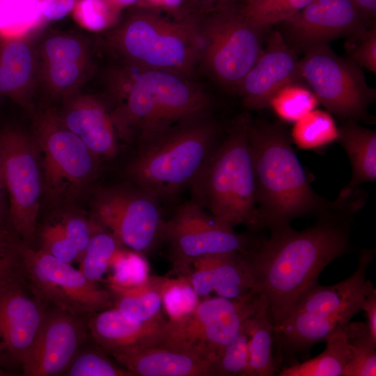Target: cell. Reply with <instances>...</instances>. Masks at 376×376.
<instances>
[{"mask_svg":"<svg viewBox=\"0 0 376 376\" xmlns=\"http://www.w3.org/2000/svg\"><path fill=\"white\" fill-rule=\"evenodd\" d=\"M200 63L221 86L237 92L262 50L263 31L251 24L240 6L199 15Z\"/></svg>","mask_w":376,"mask_h":376,"instance_id":"obj_9","label":"cell"},{"mask_svg":"<svg viewBox=\"0 0 376 376\" xmlns=\"http://www.w3.org/2000/svg\"><path fill=\"white\" fill-rule=\"evenodd\" d=\"M0 159L8 198L6 221L19 240L26 245L36 233L42 172L34 140L8 130L0 134Z\"/></svg>","mask_w":376,"mask_h":376,"instance_id":"obj_14","label":"cell"},{"mask_svg":"<svg viewBox=\"0 0 376 376\" xmlns=\"http://www.w3.org/2000/svg\"><path fill=\"white\" fill-rule=\"evenodd\" d=\"M114 8L121 11L124 8L136 4L139 0H107Z\"/></svg>","mask_w":376,"mask_h":376,"instance_id":"obj_52","label":"cell"},{"mask_svg":"<svg viewBox=\"0 0 376 376\" xmlns=\"http://www.w3.org/2000/svg\"><path fill=\"white\" fill-rule=\"evenodd\" d=\"M8 210V192L0 159V220H6Z\"/></svg>","mask_w":376,"mask_h":376,"instance_id":"obj_51","label":"cell"},{"mask_svg":"<svg viewBox=\"0 0 376 376\" xmlns=\"http://www.w3.org/2000/svg\"><path fill=\"white\" fill-rule=\"evenodd\" d=\"M251 118L247 112L231 123L206 164L190 185L196 203L217 220L255 230L256 187L249 146Z\"/></svg>","mask_w":376,"mask_h":376,"instance_id":"obj_4","label":"cell"},{"mask_svg":"<svg viewBox=\"0 0 376 376\" xmlns=\"http://www.w3.org/2000/svg\"><path fill=\"white\" fill-rule=\"evenodd\" d=\"M43 18L40 0H0V34L17 38L26 34Z\"/></svg>","mask_w":376,"mask_h":376,"instance_id":"obj_33","label":"cell"},{"mask_svg":"<svg viewBox=\"0 0 376 376\" xmlns=\"http://www.w3.org/2000/svg\"><path fill=\"white\" fill-rule=\"evenodd\" d=\"M56 217L67 238L77 249L79 262L91 237L102 228L93 218L89 219L79 212H67Z\"/></svg>","mask_w":376,"mask_h":376,"instance_id":"obj_42","label":"cell"},{"mask_svg":"<svg viewBox=\"0 0 376 376\" xmlns=\"http://www.w3.org/2000/svg\"><path fill=\"white\" fill-rule=\"evenodd\" d=\"M143 9L164 14L172 17L182 18L189 15L186 0H139L136 4Z\"/></svg>","mask_w":376,"mask_h":376,"instance_id":"obj_45","label":"cell"},{"mask_svg":"<svg viewBox=\"0 0 376 376\" xmlns=\"http://www.w3.org/2000/svg\"><path fill=\"white\" fill-rule=\"evenodd\" d=\"M22 243L7 221L0 220V285L21 276L19 263Z\"/></svg>","mask_w":376,"mask_h":376,"instance_id":"obj_40","label":"cell"},{"mask_svg":"<svg viewBox=\"0 0 376 376\" xmlns=\"http://www.w3.org/2000/svg\"><path fill=\"white\" fill-rule=\"evenodd\" d=\"M192 266L188 276L199 297L215 292L218 297L233 299L256 290L244 253L208 254L195 260Z\"/></svg>","mask_w":376,"mask_h":376,"instance_id":"obj_20","label":"cell"},{"mask_svg":"<svg viewBox=\"0 0 376 376\" xmlns=\"http://www.w3.org/2000/svg\"><path fill=\"white\" fill-rule=\"evenodd\" d=\"M6 373L0 368V375H6Z\"/></svg>","mask_w":376,"mask_h":376,"instance_id":"obj_53","label":"cell"},{"mask_svg":"<svg viewBox=\"0 0 376 376\" xmlns=\"http://www.w3.org/2000/svg\"><path fill=\"white\" fill-rule=\"evenodd\" d=\"M87 324L80 316L54 309L25 356L22 369L26 376H54L65 370L87 338Z\"/></svg>","mask_w":376,"mask_h":376,"instance_id":"obj_18","label":"cell"},{"mask_svg":"<svg viewBox=\"0 0 376 376\" xmlns=\"http://www.w3.org/2000/svg\"><path fill=\"white\" fill-rule=\"evenodd\" d=\"M77 0H40L43 17L58 20L73 10Z\"/></svg>","mask_w":376,"mask_h":376,"instance_id":"obj_47","label":"cell"},{"mask_svg":"<svg viewBox=\"0 0 376 376\" xmlns=\"http://www.w3.org/2000/svg\"><path fill=\"white\" fill-rule=\"evenodd\" d=\"M45 51L49 63H77L81 55V47L77 41L61 36L49 38Z\"/></svg>","mask_w":376,"mask_h":376,"instance_id":"obj_44","label":"cell"},{"mask_svg":"<svg viewBox=\"0 0 376 376\" xmlns=\"http://www.w3.org/2000/svg\"><path fill=\"white\" fill-rule=\"evenodd\" d=\"M281 24L288 44L305 52L333 40L351 37L373 25L352 0H312Z\"/></svg>","mask_w":376,"mask_h":376,"instance_id":"obj_16","label":"cell"},{"mask_svg":"<svg viewBox=\"0 0 376 376\" xmlns=\"http://www.w3.org/2000/svg\"><path fill=\"white\" fill-rule=\"evenodd\" d=\"M63 375L68 376H133L125 368L112 362L102 352L81 349L73 357Z\"/></svg>","mask_w":376,"mask_h":376,"instance_id":"obj_38","label":"cell"},{"mask_svg":"<svg viewBox=\"0 0 376 376\" xmlns=\"http://www.w3.org/2000/svg\"><path fill=\"white\" fill-rule=\"evenodd\" d=\"M345 330L351 350V358L343 376L376 375V342L370 336L367 322H349Z\"/></svg>","mask_w":376,"mask_h":376,"instance_id":"obj_29","label":"cell"},{"mask_svg":"<svg viewBox=\"0 0 376 376\" xmlns=\"http://www.w3.org/2000/svg\"><path fill=\"white\" fill-rule=\"evenodd\" d=\"M62 123L98 158H111L117 154L116 132L111 116L98 102H76L69 108Z\"/></svg>","mask_w":376,"mask_h":376,"instance_id":"obj_23","label":"cell"},{"mask_svg":"<svg viewBox=\"0 0 376 376\" xmlns=\"http://www.w3.org/2000/svg\"><path fill=\"white\" fill-rule=\"evenodd\" d=\"M162 241L168 247L172 265L170 274L188 276L197 258L229 251L246 253L259 240L235 232L191 200L178 206L172 217L164 221Z\"/></svg>","mask_w":376,"mask_h":376,"instance_id":"obj_11","label":"cell"},{"mask_svg":"<svg viewBox=\"0 0 376 376\" xmlns=\"http://www.w3.org/2000/svg\"><path fill=\"white\" fill-rule=\"evenodd\" d=\"M75 19L91 31H102L113 25L120 11L107 0H78L73 9Z\"/></svg>","mask_w":376,"mask_h":376,"instance_id":"obj_39","label":"cell"},{"mask_svg":"<svg viewBox=\"0 0 376 376\" xmlns=\"http://www.w3.org/2000/svg\"><path fill=\"white\" fill-rule=\"evenodd\" d=\"M249 146L254 169L257 214L254 230L289 225L303 216L336 208L312 188L286 130L278 123L251 121Z\"/></svg>","mask_w":376,"mask_h":376,"instance_id":"obj_2","label":"cell"},{"mask_svg":"<svg viewBox=\"0 0 376 376\" xmlns=\"http://www.w3.org/2000/svg\"><path fill=\"white\" fill-rule=\"evenodd\" d=\"M238 0H186L189 14L203 15L237 5Z\"/></svg>","mask_w":376,"mask_h":376,"instance_id":"obj_48","label":"cell"},{"mask_svg":"<svg viewBox=\"0 0 376 376\" xmlns=\"http://www.w3.org/2000/svg\"><path fill=\"white\" fill-rule=\"evenodd\" d=\"M121 79V103L111 116L116 133L126 141L136 137L144 143L177 125L209 116L208 94L189 78L134 67Z\"/></svg>","mask_w":376,"mask_h":376,"instance_id":"obj_3","label":"cell"},{"mask_svg":"<svg viewBox=\"0 0 376 376\" xmlns=\"http://www.w3.org/2000/svg\"><path fill=\"white\" fill-rule=\"evenodd\" d=\"M19 267L25 285L44 305L80 317L113 307L108 289L41 249L22 243Z\"/></svg>","mask_w":376,"mask_h":376,"instance_id":"obj_10","label":"cell"},{"mask_svg":"<svg viewBox=\"0 0 376 376\" xmlns=\"http://www.w3.org/2000/svg\"><path fill=\"white\" fill-rule=\"evenodd\" d=\"M373 257L372 251H362L357 269L349 277L331 285L318 283L300 297L274 330V339L281 350L302 352L325 341L361 311L366 291L373 283L366 279Z\"/></svg>","mask_w":376,"mask_h":376,"instance_id":"obj_6","label":"cell"},{"mask_svg":"<svg viewBox=\"0 0 376 376\" xmlns=\"http://www.w3.org/2000/svg\"><path fill=\"white\" fill-rule=\"evenodd\" d=\"M164 277L150 276L143 284L132 288L107 285L115 308L125 319L144 324L164 320L162 285Z\"/></svg>","mask_w":376,"mask_h":376,"instance_id":"obj_25","label":"cell"},{"mask_svg":"<svg viewBox=\"0 0 376 376\" xmlns=\"http://www.w3.org/2000/svg\"><path fill=\"white\" fill-rule=\"evenodd\" d=\"M356 211L340 205L318 216L312 226L296 230L290 224L270 230L244 253L255 290L264 295L274 330L300 297L318 283L322 270L350 249V217Z\"/></svg>","mask_w":376,"mask_h":376,"instance_id":"obj_1","label":"cell"},{"mask_svg":"<svg viewBox=\"0 0 376 376\" xmlns=\"http://www.w3.org/2000/svg\"><path fill=\"white\" fill-rule=\"evenodd\" d=\"M301 81L330 113L346 120H358L375 99L361 68L335 54L329 44L315 46L299 60Z\"/></svg>","mask_w":376,"mask_h":376,"instance_id":"obj_12","label":"cell"},{"mask_svg":"<svg viewBox=\"0 0 376 376\" xmlns=\"http://www.w3.org/2000/svg\"><path fill=\"white\" fill-rule=\"evenodd\" d=\"M120 244L109 232L101 228L91 237L80 260V272L90 281L97 283L109 267Z\"/></svg>","mask_w":376,"mask_h":376,"instance_id":"obj_34","label":"cell"},{"mask_svg":"<svg viewBox=\"0 0 376 376\" xmlns=\"http://www.w3.org/2000/svg\"><path fill=\"white\" fill-rule=\"evenodd\" d=\"M361 310L366 315V322L370 330V336L376 342V290L372 283L368 288L365 297L361 304Z\"/></svg>","mask_w":376,"mask_h":376,"instance_id":"obj_49","label":"cell"},{"mask_svg":"<svg viewBox=\"0 0 376 376\" xmlns=\"http://www.w3.org/2000/svg\"><path fill=\"white\" fill-rule=\"evenodd\" d=\"M291 137L301 149H318L338 139V127L329 113L315 109L295 123Z\"/></svg>","mask_w":376,"mask_h":376,"instance_id":"obj_28","label":"cell"},{"mask_svg":"<svg viewBox=\"0 0 376 376\" xmlns=\"http://www.w3.org/2000/svg\"><path fill=\"white\" fill-rule=\"evenodd\" d=\"M345 49L351 61L361 68L376 73L375 24L349 37Z\"/></svg>","mask_w":376,"mask_h":376,"instance_id":"obj_43","label":"cell"},{"mask_svg":"<svg viewBox=\"0 0 376 376\" xmlns=\"http://www.w3.org/2000/svg\"><path fill=\"white\" fill-rule=\"evenodd\" d=\"M49 64L51 80L57 86H70L75 83L79 75L77 63H49Z\"/></svg>","mask_w":376,"mask_h":376,"instance_id":"obj_46","label":"cell"},{"mask_svg":"<svg viewBox=\"0 0 376 376\" xmlns=\"http://www.w3.org/2000/svg\"><path fill=\"white\" fill-rule=\"evenodd\" d=\"M113 40L134 67L189 78L200 63L199 15L175 18L139 9Z\"/></svg>","mask_w":376,"mask_h":376,"instance_id":"obj_7","label":"cell"},{"mask_svg":"<svg viewBox=\"0 0 376 376\" xmlns=\"http://www.w3.org/2000/svg\"><path fill=\"white\" fill-rule=\"evenodd\" d=\"M34 141L46 198L58 203L79 196L95 176L100 158L79 137L52 118L41 120Z\"/></svg>","mask_w":376,"mask_h":376,"instance_id":"obj_15","label":"cell"},{"mask_svg":"<svg viewBox=\"0 0 376 376\" xmlns=\"http://www.w3.org/2000/svg\"><path fill=\"white\" fill-rule=\"evenodd\" d=\"M312 0H244L240 10L254 26L264 31L301 11Z\"/></svg>","mask_w":376,"mask_h":376,"instance_id":"obj_31","label":"cell"},{"mask_svg":"<svg viewBox=\"0 0 376 376\" xmlns=\"http://www.w3.org/2000/svg\"><path fill=\"white\" fill-rule=\"evenodd\" d=\"M32 70V56L22 42L9 43L3 49L0 63V91L11 92L24 86Z\"/></svg>","mask_w":376,"mask_h":376,"instance_id":"obj_35","label":"cell"},{"mask_svg":"<svg viewBox=\"0 0 376 376\" xmlns=\"http://www.w3.org/2000/svg\"><path fill=\"white\" fill-rule=\"evenodd\" d=\"M351 162L352 175L342 193L355 190L361 184L376 179V132L347 120L338 127V139Z\"/></svg>","mask_w":376,"mask_h":376,"instance_id":"obj_24","label":"cell"},{"mask_svg":"<svg viewBox=\"0 0 376 376\" xmlns=\"http://www.w3.org/2000/svg\"><path fill=\"white\" fill-rule=\"evenodd\" d=\"M249 334L244 324L237 337L227 345L210 367V376H246L249 366Z\"/></svg>","mask_w":376,"mask_h":376,"instance_id":"obj_37","label":"cell"},{"mask_svg":"<svg viewBox=\"0 0 376 376\" xmlns=\"http://www.w3.org/2000/svg\"><path fill=\"white\" fill-rule=\"evenodd\" d=\"M219 130L206 116L172 127L141 143L125 172L134 185L160 200L190 186L217 146Z\"/></svg>","mask_w":376,"mask_h":376,"instance_id":"obj_5","label":"cell"},{"mask_svg":"<svg viewBox=\"0 0 376 376\" xmlns=\"http://www.w3.org/2000/svg\"><path fill=\"white\" fill-rule=\"evenodd\" d=\"M352 1L370 24H375L376 0H352Z\"/></svg>","mask_w":376,"mask_h":376,"instance_id":"obj_50","label":"cell"},{"mask_svg":"<svg viewBox=\"0 0 376 376\" xmlns=\"http://www.w3.org/2000/svg\"><path fill=\"white\" fill-rule=\"evenodd\" d=\"M262 299L257 290L233 299L207 297L186 320H166L158 347L191 352L212 362L237 337Z\"/></svg>","mask_w":376,"mask_h":376,"instance_id":"obj_8","label":"cell"},{"mask_svg":"<svg viewBox=\"0 0 376 376\" xmlns=\"http://www.w3.org/2000/svg\"><path fill=\"white\" fill-rule=\"evenodd\" d=\"M110 354L133 376H210L212 362L191 352L157 346Z\"/></svg>","mask_w":376,"mask_h":376,"instance_id":"obj_22","label":"cell"},{"mask_svg":"<svg viewBox=\"0 0 376 376\" xmlns=\"http://www.w3.org/2000/svg\"><path fill=\"white\" fill-rule=\"evenodd\" d=\"M325 350L318 356L302 363L283 368L280 376H343L351 358L345 327L325 339Z\"/></svg>","mask_w":376,"mask_h":376,"instance_id":"obj_27","label":"cell"},{"mask_svg":"<svg viewBox=\"0 0 376 376\" xmlns=\"http://www.w3.org/2000/svg\"><path fill=\"white\" fill-rule=\"evenodd\" d=\"M244 327L249 334V366L246 376L274 375V327L268 301L264 295L257 311L247 319Z\"/></svg>","mask_w":376,"mask_h":376,"instance_id":"obj_26","label":"cell"},{"mask_svg":"<svg viewBox=\"0 0 376 376\" xmlns=\"http://www.w3.org/2000/svg\"><path fill=\"white\" fill-rule=\"evenodd\" d=\"M22 277L0 285V362L22 366L47 311Z\"/></svg>","mask_w":376,"mask_h":376,"instance_id":"obj_17","label":"cell"},{"mask_svg":"<svg viewBox=\"0 0 376 376\" xmlns=\"http://www.w3.org/2000/svg\"><path fill=\"white\" fill-rule=\"evenodd\" d=\"M163 308L168 322L175 324L188 319L195 311L201 299L189 276L164 277L162 285Z\"/></svg>","mask_w":376,"mask_h":376,"instance_id":"obj_32","label":"cell"},{"mask_svg":"<svg viewBox=\"0 0 376 376\" xmlns=\"http://www.w3.org/2000/svg\"><path fill=\"white\" fill-rule=\"evenodd\" d=\"M92 218L120 244L142 255L162 241L164 220L159 200L136 185L97 191L92 203Z\"/></svg>","mask_w":376,"mask_h":376,"instance_id":"obj_13","label":"cell"},{"mask_svg":"<svg viewBox=\"0 0 376 376\" xmlns=\"http://www.w3.org/2000/svg\"><path fill=\"white\" fill-rule=\"evenodd\" d=\"M319 103L313 91L297 80L279 89L270 99L268 107L283 120L295 123L316 109Z\"/></svg>","mask_w":376,"mask_h":376,"instance_id":"obj_30","label":"cell"},{"mask_svg":"<svg viewBox=\"0 0 376 376\" xmlns=\"http://www.w3.org/2000/svg\"><path fill=\"white\" fill-rule=\"evenodd\" d=\"M112 274L107 284L120 288H132L146 283L149 276L148 264L143 255L120 248L113 256L109 267Z\"/></svg>","mask_w":376,"mask_h":376,"instance_id":"obj_36","label":"cell"},{"mask_svg":"<svg viewBox=\"0 0 376 376\" xmlns=\"http://www.w3.org/2000/svg\"><path fill=\"white\" fill-rule=\"evenodd\" d=\"M267 42L237 91L244 107L250 110L267 107L270 99L279 89L292 81L301 80L299 60L281 32L274 31Z\"/></svg>","mask_w":376,"mask_h":376,"instance_id":"obj_19","label":"cell"},{"mask_svg":"<svg viewBox=\"0 0 376 376\" xmlns=\"http://www.w3.org/2000/svg\"><path fill=\"white\" fill-rule=\"evenodd\" d=\"M41 249L65 263L79 261V253L67 238L56 216L47 221L40 229Z\"/></svg>","mask_w":376,"mask_h":376,"instance_id":"obj_41","label":"cell"},{"mask_svg":"<svg viewBox=\"0 0 376 376\" xmlns=\"http://www.w3.org/2000/svg\"><path fill=\"white\" fill-rule=\"evenodd\" d=\"M166 320L136 324L125 319L112 307L93 313L87 323L95 343L109 353L158 347L164 333Z\"/></svg>","mask_w":376,"mask_h":376,"instance_id":"obj_21","label":"cell"}]
</instances>
